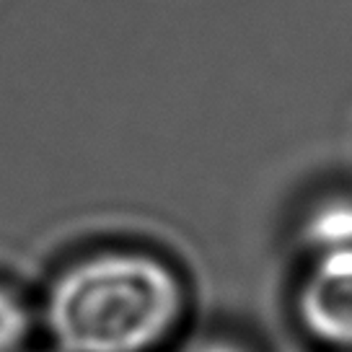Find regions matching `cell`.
<instances>
[{
    "mask_svg": "<svg viewBox=\"0 0 352 352\" xmlns=\"http://www.w3.org/2000/svg\"><path fill=\"white\" fill-rule=\"evenodd\" d=\"M300 239L314 256L352 249V197L337 195L316 202L300 223Z\"/></svg>",
    "mask_w": 352,
    "mask_h": 352,
    "instance_id": "cell-3",
    "label": "cell"
},
{
    "mask_svg": "<svg viewBox=\"0 0 352 352\" xmlns=\"http://www.w3.org/2000/svg\"><path fill=\"white\" fill-rule=\"evenodd\" d=\"M298 316L314 340L352 350V249L314 256L298 290Z\"/></svg>",
    "mask_w": 352,
    "mask_h": 352,
    "instance_id": "cell-2",
    "label": "cell"
},
{
    "mask_svg": "<svg viewBox=\"0 0 352 352\" xmlns=\"http://www.w3.org/2000/svg\"><path fill=\"white\" fill-rule=\"evenodd\" d=\"M184 352H246V350H243L241 344L228 340H202V342H195Z\"/></svg>",
    "mask_w": 352,
    "mask_h": 352,
    "instance_id": "cell-5",
    "label": "cell"
},
{
    "mask_svg": "<svg viewBox=\"0 0 352 352\" xmlns=\"http://www.w3.org/2000/svg\"><path fill=\"white\" fill-rule=\"evenodd\" d=\"M184 303V283L161 256L109 249L57 272L44 324L60 352H151L176 329Z\"/></svg>",
    "mask_w": 352,
    "mask_h": 352,
    "instance_id": "cell-1",
    "label": "cell"
},
{
    "mask_svg": "<svg viewBox=\"0 0 352 352\" xmlns=\"http://www.w3.org/2000/svg\"><path fill=\"white\" fill-rule=\"evenodd\" d=\"M50 352H60V350H50Z\"/></svg>",
    "mask_w": 352,
    "mask_h": 352,
    "instance_id": "cell-6",
    "label": "cell"
},
{
    "mask_svg": "<svg viewBox=\"0 0 352 352\" xmlns=\"http://www.w3.org/2000/svg\"><path fill=\"white\" fill-rule=\"evenodd\" d=\"M32 324V308L26 300L0 283V352H23Z\"/></svg>",
    "mask_w": 352,
    "mask_h": 352,
    "instance_id": "cell-4",
    "label": "cell"
}]
</instances>
